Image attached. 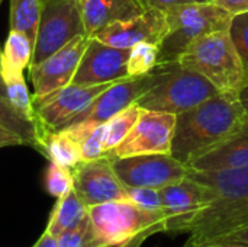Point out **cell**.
<instances>
[{"instance_id": "6da1fadb", "label": "cell", "mask_w": 248, "mask_h": 247, "mask_svg": "<svg viewBox=\"0 0 248 247\" xmlns=\"http://www.w3.org/2000/svg\"><path fill=\"white\" fill-rule=\"evenodd\" d=\"M209 189L211 201L186 229L183 247H202L248 226V167L190 170L189 175Z\"/></svg>"}, {"instance_id": "7a4b0ae2", "label": "cell", "mask_w": 248, "mask_h": 247, "mask_svg": "<svg viewBox=\"0 0 248 247\" xmlns=\"http://www.w3.org/2000/svg\"><path fill=\"white\" fill-rule=\"evenodd\" d=\"M238 98L218 93L198 106L176 115L171 156L189 165L231 135L246 118Z\"/></svg>"}, {"instance_id": "3957f363", "label": "cell", "mask_w": 248, "mask_h": 247, "mask_svg": "<svg viewBox=\"0 0 248 247\" xmlns=\"http://www.w3.org/2000/svg\"><path fill=\"white\" fill-rule=\"evenodd\" d=\"M177 63L203 76L219 93L238 98L248 84L247 73L228 31L196 38L179 57Z\"/></svg>"}, {"instance_id": "277c9868", "label": "cell", "mask_w": 248, "mask_h": 247, "mask_svg": "<svg viewBox=\"0 0 248 247\" xmlns=\"http://www.w3.org/2000/svg\"><path fill=\"white\" fill-rule=\"evenodd\" d=\"M169 32L160 44L158 64L177 63L185 49L199 36L228 31L232 15L208 1H187L170 6L164 10Z\"/></svg>"}, {"instance_id": "5b68a950", "label": "cell", "mask_w": 248, "mask_h": 247, "mask_svg": "<svg viewBox=\"0 0 248 247\" xmlns=\"http://www.w3.org/2000/svg\"><path fill=\"white\" fill-rule=\"evenodd\" d=\"M96 247H121L141 236L166 231L163 213L147 211L129 199L110 201L89 208Z\"/></svg>"}, {"instance_id": "8992f818", "label": "cell", "mask_w": 248, "mask_h": 247, "mask_svg": "<svg viewBox=\"0 0 248 247\" xmlns=\"http://www.w3.org/2000/svg\"><path fill=\"white\" fill-rule=\"evenodd\" d=\"M219 92L203 76L171 63L157 86L142 95L135 103L142 109L182 114L214 98Z\"/></svg>"}, {"instance_id": "52a82bcc", "label": "cell", "mask_w": 248, "mask_h": 247, "mask_svg": "<svg viewBox=\"0 0 248 247\" xmlns=\"http://www.w3.org/2000/svg\"><path fill=\"white\" fill-rule=\"evenodd\" d=\"M84 33L80 0H41V19L29 66L44 61Z\"/></svg>"}, {"instance_id": "ba28073f", "label": "cell", "mask_w": 248, "mask_h": 247, "mask_svg": "<svg viewBox=\"0 0 248 247\" xmlns=\"http://www.w3.org/2000/svg\"><path fill=\"white\" fill-rule=\"evenodd\" d=\"M169 64H158L153 71L138 77H128L113 83L102 95H99L83 112H80L71 122L67 125L87 122V124H105L116 114L122 112L132 103H135L142 95L150 89L157 86L160 80L167 73Z\"/></svg>"}, {"instance_id": "9c48e42d", "label": "cell", "mask_w": 248, "mask_h": 247, "mask_svg": "<svg viewBox=\"0 0 248 247\" xmlns=\"http://www.w3.org/2000/svg\"><path fill=\"white\" fill-rule=\"evenodd\" d=\"M110 160L115 173L126 188L161 189L189 175V167L171 153L138 154Z\"/></svg>"}, {"instance_id": "30bf717a", "label": "cell", "mask_w": 248, "mask_h": 247, "mask_svg": "<svg viewBox=\"0 0 248 247\" xmlns=\"http://www.w3.org/2000/svg\"><path fill=\"white\" fill-rule=\"evenodd\" d=\"M119 82V80H118ZM116 82L100 84H68L52 95L46 96L41 102L35 103L36 121L39 125V141L46 131L64 130L73 118L83 112L99 95L109 89Z\"/></svg>"}, {"instance_id": "8fae6325", "label": "cell", "mask_w": 248, "mask_h": 247, "mask_svg": "<svg viewBox=\"0 0 248 247\" xmlns=\"http://www.w3.org/2000/svg\"><path fill=\"white\" fill-rule=\"evenodd\" d=\"M90 38L86 33L78 35L44 61L29 66L33 105L71 83Z\"/></svg>"}, {"instance_id": "7c38bea8", "label": "cell", "mask_w": 248, "mask_h": 247, "mask_svg": "<svg viewBox=\"0 0 248 247\" xmlns=\"http://www.w3.org/2000/svg\"><path fill=\"white\" fill-rule=\"evenodd\" d=\"M174 125V114L142 109L134 128L121 144L108 153V157L119 159L138 154L170 153Z\"/></svg>"}, {"instance_id": "4fadbf2b", "label": "cell", "mask_w": 248, "mask_h": 247, "mask_svg": "<svg viewBox=\"0 0 248 247\" xmlns=\"http://www.w3.org/2000/svg\"><path fill=\"white\" fill-rule=\"evenodd\" d=\"M73 188L89 208L110 201L128 199L126 186L115 173L108 156L78 163L73 169Z\"/></svg>"}, {"instance_id": "5bb4252c", "label": "cell", "mask_w": 248, "mask_h": 247, "mask_svg": "<svg viewBox=\"0 0 248 247\" xmlns=\"http://www.w3.org/2000/svg\"><path fill=\"white\" fill-rule=\"evenodd\" d=\"M166 231L169 234L186 233L193 217L211 201L209 189L186 176L185 179L160 189Z\"/></svg>"}, {"instance_id": "9a60e30c", "label": "cell", "mask_w": 248, "mask_h": 247, "mask_svg": "<svg viewBox=\"0 0 248 247\" xmlns=\"http://www.w3.org/2000/svg\"><path fill=\"white\" fill-rule=\"evenodd\" d=\"M167 32L169 25L164 10L150 7L132 19L108 25L92 38H96L100 42L115 48L129 49L140 42H151L160 45Z\"/></svg>"}, {"instance_id": "2e32d148", "label": "cell", "mask_w": 248, "mask_h": 247, "mask_svg": "<svg viewBox=\"0 0 248 247\" xmlns=\"http://www.w3.org/2000/svg\"><path fill=\"white\" fill-rule=\"evenodd\" d=\"M129 49L115 48L90 38L71 84L89 86L128 79Z\"/></svg>"}, {"instance_id": "e0dca14e", "label": "cell", "mask_w": 248, "mask_h": 247, "mask_svg": "<svg viewBox=\"0 0 248 247\" xmlns=\"http://www.w3.org/2000/svg\"><path fill=\"white\" fill-rule=\"evenodd\" d=\"M190 170H222L248 167V115L224 141L193 159Z\"/></svg>"}, {"instance_id": "ac0fdd59", "label": "cell", "mask_w": 248, "mask_h": 247, "mask_svg": "<svg viewBox=\"0 0 248 247\" xmlns=\"http://www.w3.org/2000/svg\"><path fill=\"white\" fill-rule=\"evenodd\" d=\"M86 33L93 36L115 22L132 19L147 10L141 0H80Z\"/></svg>"}, {"instance_id": "d6986e66", "label": "cell", "mask_w": 248, "mask_h": 247, "mask_svg": "<svg viewBox=\"0 0 248 247\" xmlns=\"http://www.w3.org/2000/svg\"><path fill=\"white\" fill-rule=\"evenodd\" d=\"M87 217H89V207L80 199V197L76 194L73 188L61 198H57L55 207L51 213L46 226V231L58 237L61 233L68 231L77 227L78 224H81Z\"/></svg>"}, {"instance_id": "ffe728a7", "label": "cell", "mask_w": 248, "mask_h": 247, "mask_svg": "<svg viewBox=\"0 0 248 247\" xmlns=\"http://www.w3.org/2000/svg\"><path fill=\"white\" fill-rule=\"evenodd\" d=\"M33 45L29 38L17 31H9L4 47L0 55V74L1 79L22 76L23 70L31 64Z\"/></svg>"}, {"instance_id": "44dd1931", "label": "cell", "mask_w": 248, "mask_h": 247, "mask_svg": "<svg viewBox=\"0 0 248 247\" xmlns=\"http://www.w3.org/2000/svg\"><path fill=\"white\" fill-rule=\"evenodd\" d=\"M38 150L60 166L74 169L81 163L78 144L64 131H46L42 134Z\"/></svg>"}, {"instance_id": "7402d4cb", "label": "cell", "mask_w": 248, "mask_h": 247, "mask_svg": "<svg viewBox=\"0 0 248 247\" xmlns=\"http://www.w3.org/2000/svg\"><path fill=\"white\" fill-rule=\"evenodd\" d=\"M65 134H68L80 147L81 162H90L106 156L105 151V137L106 125L105 124H87L78 122L70 127H65Z\"/></svg>"}, {"instance_id": "603a6c76", "label": "cell", "mask_w": 248, "mask_h": 247, "mask_svg": "<svg viewBox=\"0 0 248 247\" xmlns=\"http://www.w3.org/2000/svg\"><path fill=\"white\" fill-rule=\"evenodd\" d=\"M0 128L19 137L23 146L39 147V125L25 118L4 96H0Z\"/></svg>"}, {"instance_id": "cb8c5ba5", "label": "cell", "mask_w": 248, "mask_h": 247, "mask_svg": "<svg viewBox=\"0 0 248 247\" xmlns=\"http://www.w3.org/2000/svg\"><path fill=\"white\" fill-rule=\"evenodd\" d=\"M9 12L10 29L25 33L33 45L41 19V0H10Z\"/></svg>"}, {"instance_id": "d4e9b609", "label": "cell", "mask_w": 248, "mask_h": 247, "mask_svg": "<svg viewBox=\"0 0 248 247\" xmlns=\"http://www.w3.org/2000/svg\"><path fill=\"white\" fill-rule=\"evenodd\" d=\"M141 111H142L141 106H138L137 103H132L131 106H128L126 109L116 114L113 118H110L108 122H105V125H106V137H105L106 156L118 144H121L124 141V138L129 134V131L137 124Z\"/></svg>"}, {"instance_id": "484cf974", "label": "cell", "mask_w": 248, "mask_h": 247, "mask_svg": "<svg viewBox=\"0 0 248 247\" xmlns=\"http://www.w3.org/2000/svg\"><path fill=\"white\" fill-rule=\"evenodd\" d=\"M3 83H4L6 98L16 108V111H19L29 121L38 124V121H36V109H35V105H33V99H32V96H31V93L28 90V86H26L23 74L6 79V80H3Z\"/></svg>"}, {"instance_id": "4316f807", "label": "cell", "mask_w": 248, "mask_h": 247, "mask_svg": "<svg viewBox=\"0 0 248 247\" xmlns=\"http://www.w3.org/2000/svg\"><path fill=\"white\" fill-rule=\"evenodd\" d=\"M160 45L151 42H140L129 49L128 57V74L129 77H138L148 74L158 66Z\"/></svg>"}, {"instance_id": "83f0119b", "label": "cell", "mask_w": 248, "mask_h": 247, "mask_svg": "<svg viewBox=\"0 0 248 247\" xmlns=\"http://www.w3.org/2000/svg\"><path fill=\"white\" fill-rule=\"evenodd\" d=\"M45 186L49 195L55 198H61L62 195H65L73 189V169L49 162Z\"/></svg>"}, {"instance_id": "f1b7e54d", "label": "cell", "mask_w": 248, "mask_h": 247, "mask_svg": "<svg viewBox=\"0 0 248 247\" xmlns=\"http://www.w3.org/2000/svg\"><path fill=\"white\" fill-rule=\"evenodd\" d=\"M57 245L58 247H96V239L90 217H87L77 227L61 233L57 237Z\"/></svg>"}, {"instance_id": "f546056e", "label": "cell", "mask_w": 248, "mask_h": 247, "mask_svg": "<svg viewBox=\"0 0 248 247\" xmlns=\"http://www.w3.org/2000/svg\"><path fill=\"white\" fill-rule=\"evenodd\" d=\"M228 32L240 54V58L243 61L248 77V12L232 17Z\"/></svg>"}, {"instance_id": "4dcf8cb0", "label": "cell", "mask_w": 248, "mask_h": 247, "mask_svg": "<svg viewBox=\"0 0 248 247\" xmlns=\"http://www.w3.org/2000/svg\"><path fill=\"white\" fill-rule=\"evenodd\" d=\"M128 199L147 211L163 213L160 189L153 188H126Z\"/></svg>"}, {"instance_id": "1f68e13d", "label": "cell", "mask_w": 248, "mask_h": 247, "mask_svg": "<svg viewBox=\"0 0 248 247\" xmlns=\"http://www.w3.org/2000/svg\"><path fill=\"white\" fill-rule=\"evenodd\" d=\"M209 1L225 9L232 16L248 12V0H209Z\"/></svg>"}, {"instance_id": "d6a6232c", "label": "cell", "mask_w": 248, "mask_h": 247, "mask_svg": "<svg viewBox=\"0 0 248 247\" xmlns=\"http://www.w3.org/2000/svg\"><path fill=\"white\" fill-rule=\"evenodd\" d=\"M214 243H244V245H248V226L238 231H234L231 234H227V236L215 240ZM214 243H211V245H214Z\"/></svg>"}, {"instance_id": "836d02e7", "label": "cell", "mask_w": 248, "mask_h": 247, "mask_svg": "<svg viewBox=\"0 0 248 247\" xmlns=\"http://www.w3.org/2000/svg\"><path fill=\"white\" fill-rule=\"evenodd\" d=\"M141 3L150 9V7H157L160 10H166L170 6L180 4V3H187V0H141Z\"/></svg>"}, {"instance_id": "e575fe53", "label": "cell", "mask_w": 248, "mask_h": 247, "mask_svg": "<svg viewBox=\"0 0 248 247\" xmlns=\"http://www.w3.org/2000/svg\"><path fill=\"white\" fill-rule=\"evenodd\" d=\"M13 146H23V141L19 137H16V135L0 128V148L13 147Z\"/></svg>"}, {"instance_id": "d590c367", "label": "cell", "mask_w": 248, "mask_h": 247, "mask_svg": "<svg viewBox=\"0 0 248 247\" xmlns=\"http://www.w3.org/2000/svg\"><path fill=\"white\" fill-rule=\"evenodd\" d=\"M33 247H58V245H57V237L52 236L49 231L45 230Z\"/></svg>"}, {"instance_id": "8d00e7d4", "label": "cell", "mask_w": 248, "mask_h": 247, "mask_svg": "<svg viewBox=\"0 0 248 247\" xmlns=\"http://www.w3.org/2000/svg\"><path fill=\"white\" fill-rule=\"evenodd\" d=\"M238 99H240V102H241V105H243V108H244V111H246V114L248 115V84L240 92V95H238Z\"/></svg>"}, {"instance_id": "74e56055", "label": "cell", "mask_w": 248, "mask_h": 247, "mask_svg": "<svg viewBox=\"0 0 248 247\" xmlns=\"http://www.w3.org/2000/svg\"><path fill=\"white\" fill-rule=\"evenodd\" d=\"M147 239H148L147 236H141V237H138V239H135V240H132V242H129V243H126V245L121 247H141Z\"/></svg>"}, {"instance_id": "f35d334b", "label": "cell", "mask_w": 248, "mask_h": 247, "mask_svg": "<svg viewBox=\"0 0 248 247\" xmlns=\"http://www.w3.org/2000/svg\"><path fill=\"white\" fill-rule=\"evenodd\" d=\"M202 247H248L244 243H214V245H206Z\"/></svg>"}, {"instance_id": "ab89813d", "label": "cell", "mask_w": 248, "mask_h": 247, "mask_svg": "<svg viewBox=\"0 0 248 247\" xmlns=\"http://www.w3.org/2000/svg\"><path fill=\"white\" fill-rule=\"evenodd\" d=\"M0 3H1V0H0ZM0 55H1V48H0ZM0 96H4L6 98V90H4V83H3L1 74H0Z\"/></svg>"}, {"instance_id": "60d3db41", "label": "cell", "mask_w": 248, "mask_h": 247, "mask_svg": "<svg viewBox=\"0 0 248 247\" xmlns=\"http://www.w3.org/2000/svg\"><path fill=\"white\" fill-rule=\"evenodd\" d=\"M187 1H196V3H208L209 0H187Z\"/></svg>"}]
</instances>
